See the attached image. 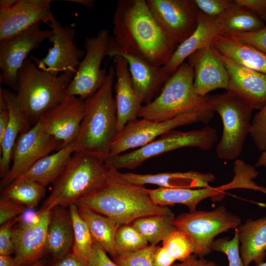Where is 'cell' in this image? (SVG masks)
Masks as SVG:
<instances>
[{"mask_svg":"<svg viewBox=\"0 0 266 266\" xmlns=\"http://www.w3.org/2000/svg\"><path fill=\"white\" fill-rule=\"evenodd\" d=\"M112 23L118 46L153 66H164L178 46L155 19L146 0H119Z\"/></svg>","mask_w":266,"mask_h":266,"instance_id":"cell-1","label":"cell"},{"mask_svg":"<svg viewBox=\"0 0 266 266\" xmlns=\"http://www.w3.org/2000/svg\"><path fill=\"white\" fill-rule=\"evenodd\" d=\"M115 69L110 66L101 87L85 100V110L74 152L93 155L103 162L109 157L118 135L116 108L113 96Z\"/></svg>","mask_w":266,"mask_h":266,"instance_id":"cell-2","label":"cell"},{"mask_svg":"<svg viewBox=\"0 0 266 266\" xmlns=\"http://www.w3.org/2000/svg\"><path fill=\"white\" fill-rule=\"evenodd\" d=\"M115 170L97 157L74 152L53 183L50 194L39 212L50 211L58 206L68 207L102 188Z\"/></svg>","mask_w":266,"mask_h":266,"instance_id":"cell-3","label":"cell"},{"mask_svg":"<svg viewBox=\"0 0 266 266\" xmlns=\"http://www.w3.org/2000/svg\"><path fill=\"white\" fill-rule=\"evenodd\" d=\"M76 204L86 206L111 218L118 227L131 224L142 217L171 211L168 206L155 203L144 186L121 178L117 170L102 188Z\"/></svg>","mask_w":266,"mask_h":266,"instance_id":"cell-4","label":"cell"},{"mask_svg":"<svg viewBox=\"0 0 266 266\" xmlns=\"http://www.w3.org/2000/svg\"><path fill=\"white\" fill-rule=\"evenodd\" d=\"M194 79L193 69L184 62L170 76L159 95L142 105L138 117L162 122L183 114L198 113L212 119L214 112L208 107V96L196 93Z\"/></svg>","mask_w":266,"mask_h":266,"instance_id":"cell-5","label":"cell"},{"mask_svg":"<svg viewBox=\"0 0 266 266\" xmlns=\"http://www.w3.org/2000/svg\"><path fill=\"white\" fill-rule=\"evenodd\" d=\"M74 75L65 72L55 76L38 68L33 60H26L18 73L16 94L32 127L64 100Z\"/></svg>","mask_w":266,"mask_h":266,"instance_id":"cell-6","label":"cell"},{"mask_svg":"<svg viewBox=\"0 0 266 266\" xmlns=\"http://www.w3.org/2000/svg\"><path fill=\"white\" fill-rule=\"evenodd\" d=\"M150 143L129 153L110 156L105 164L111 169H134L151 158L184 147L210 150L217 139L216 130L206 126L188 132L171 130Z\"/></svg>","mask_w":266,"mask_h":266,"instance_id":"cell-7","label":"cell"},{"mask_svg":"<svg viewBox=\"0 0 266 266\" xmlns=\"http://www.w3.org/2000/svg\"><path fill=\"white\" fill-rule=\"evenodd\" d=\"M208 105L223 123L222 137L216 147L217 157L229 161L237 158L251 130L253 110L227 92L208 96Z\"/></svg>","mask_w":266,"mask_h":266,"instance_id":"cell-8","label":"cell"},{"mask_svg":"<svg viewBox=\"0 0 266 266\" xmlns=\"http://www.w3.org/2000/svg\"><path fill=\"white\" fill-rule=\"evenodd\" d=\"M241 221L238 216L220 206L211 211L182 213L175 217L173 224L189 238L194 247V254L203 258L212 252V244L216 235L237 228Z\"/></svg>","mask_w":266,"mask_h":266,"instance_id":"cell-9","label":"cell"},{"mask_svg":"<svg viewBox=\"0 0 266 266\" xmlns=\"http://www.w3.org/2000/svg\"><path fill=\"white\" fill-rule=\"evenodd\" d=\"M112 37L107 30L101 29L96 35L85 39V56L67 88L66 96L85 100L101 87L107 75L105 69L101 68V64L108 56Z\"/></svg>","mask_w":266,"mask_h":266,"instance_id":"cell-10","label":"cell"},{"mask_svg":"<svg viewBox=\"0 0 266 266\" xmlns=\"http://www.w3.org/2000/svg\"><path fill=\"white\" fill-rule=\"evenodd\" d=\"M211 120L198 113L183 114L162 122L136 118L129 122L118 134L111 145L109 156L122 154L130 149L142 147L155 140L157 137L178 127L198 122L207 124Z\"/></svg>","mask_w":266,"mask_h":266,"instance_id":"cell-11","label":"cell"},{"mask_svg":"<svg viewBox=\"0 0 266 266\" xmlns=\"http://www.w3.org/2000/svg\"><path fill=\"white\" fill-rule=\"evenodd\" d=\"M62 142L45 132L39 122L21 133L13 149L10 169L1 179L0 189L23 175L41 158L62 148Z\"/></svg>","mask_w":266,"mask_h":266,"instance_id":"cell-12","label":"cell"},{"mask_svg":"<svg viewBox=\"0 0 266 266\" xmlns=\"http://www.w3.org/2000/svg\"><path fill=\"white\" fill-rule=\"evenodd\" d=\"M48 26L52 31L48 39L53 44L47 55L38 59L33 57L32 60L40 69L57 76L60 72H71L75 74L85 53L76 45L74 38L76 30L61 24L54 17Z\"/></svg>","mask_w":266,"mask_h":266,"instance_id":"cell-13","label":"cell"},{"mask_svg":"<svg viewBox=\"0 0 266 266\" xmlns=\"http://www.w3.org/2000/svg\"><path fill=\"white\" fill-rule=\"evenodd\" d=\"M40 24L12 38L0 41V81L15 92L19 72L28 56L52 34L51 29H41Z\"/></svg>","mask_w":266,"mask_h":266,"instance_id":"cell-14","label":"cell"},{"mask_svg":"<svg viewBox=\"0 0 266 266\" xmlns=\"http://www.w3.org/2000/svg\"><path fill=\"white\" fill-rule=\"evenodd\" d=\"M49 216L50 211H38L34 220L17 217L13 230L14 259L17 266H30L47 253Z\"/></svg>","mask_w":266,"mask_h":266,"instance_id":"cell-15","label":"cell"},{"mask_svg":"<svg viewBox=\"0 0 266 266\" xmlns=\"http://www.w3.org/2000/svg\"><path fill=\"white\" fill-rule=\"evenodd\" d=\"M163 29L178 45L197 28L199 9L194 0H146Z\"/></svg>","mask_w":266,"mask_h":266,"instance_id":"cell-16","label":"cell"},{"mask_svg":"<svg viewBox=\"0 0 266 266\" xmlns=\"http://www.w3.org/2000/svg\"><path fill=\"white\" fill-rule=\"evenodd\" d=\"M51 0H15L0 7V41L8 40L42 22L48 25L54 15Z\"/></svg>","mask_w":266,"mask_h":266,"instance_id":"cell-17","label":"cell"},{"mask_svg":"<svg viewBox=\"0 0 266 266\" xmlns=\"http://www.w3.org/2000/svg\"><path fill=\"white\" fill-rule=\"evenodd\" d=\"M214 50L228 74L226 92L252 110L263 108L266 104V74L241 66Z\"/></svg>","mask_w":266,"mask_h":266,"instance_id":"cell-18","label":"cell"},{"mask_svg":"<svg viewBox=\"0 0 266 266\" xmlns=\"http://www.w3.org/2000/svg\"><path fill=\"white\" fill-rule=\"evenodd\" d=\"M108 52L109 57L120 55L128 62L134 91L140 101L146 104L160 93L170 76L163 66H153L139 57L120 48L112 38Z\"/></svg>","mask_w":266,"mask_h":266,"instance_id":"cell-19","label":"cell"},{"mask_svg":"<svg viewBox=\"0 0 266 266\" xmlns=\"http://www.w3.org/2000/svg\"><path fill=\"white\" fill-rule=\"evenodd\" d=\"M84 110L85 100L66 96L59 105L43 114L38 122L48 134L62 142L63 148L75 140Z\"/></svg>","mask_w":266,"mask_h":266,"instance_id":"cell-20","label":"cell"},{"mask_svg":"<svg viewBox=\"0 0 266 266\" xmlns=\"http://www.w3.org/2000/svg\"><path fill=\"white\" fill-rule=\"evenodd\" d=\"M188 63L194 71L196 93L205 96L210 91L227 89L229 76L221 60L211 45L199 49L188 58Z\"/></svg>","mask_w":266,"mask_h":266,"instance_id":"cell-21","label":"cell"},{"mask_svg":"<svg viewBox=\"0 0 266 266\" xmlns=\"http://www.w3.org/2000/svg\"><path fill=\"white\" fill-rule=\"evenodd\" d=\"M113 57L116 79L114 100L119 134L129 122L137 118L142 104L133 89L127 61L118 54Z\"/></svg>","mask_w":266,"mask_h":266,"instance_id":"cell-22","label":"cell"},{"mask_svg":"<svg viewBox=\"0 0 266 266\" xmlns=\"http://www.w3.org/2000/svg\"><path fill=\"white\" fill-rule=\"evenodd\" d=\"M0 94L5 100L9 112V120L0 142V177L2 178L10 169L13 149L18 137L32 127L24 114L16 93L0 87Z\"/></svg>","mask_w":266,"mask_h":266,"instance_id":"cell-23","label":"cell"},{"mask_svg":"<svg viewBox=\"0 0 266 266\" xmlns=\"http://www.w3.org/2000/svg\"><path fill=\"white\" fill-rule=\"evenodd\" d=\"M118 174L123 180L132 184L143 186L152 184L165 188H206L210 186V183L215 180V176L211 172L202 173L196 171L144 174L118 171Z\"/></svg>","mask_w":266,"mask_h":266,"instance_id":"cell-24","label":"cell"},{"mask_svg":"<svg viewBox=\"0 0 266 266\" xmlns=\"http://www.w3.org/2000/svg\"><path fill=\"white\" fill-rule=\"evenodd\" d=\"M220 34L216 18L210 17L199 10L198 25L193 33L178 45L171 58L163 68L171 76L185 60L194 52L210 46L215 38Z\"/></svg>","mask_w":266,"mask_h":266,"instance_id":"cell-25","label":"cell"},{"mask_svg":"<svg viewBox=\"0 0 266 266\" xmlns=\"http://www.w3.org/2000/svg\"><path fill=\"white\" fill-rule=\"evenodd\" d=\"M73 243V228L68 207H54L50 211L47 233V253L51 260L69 253Z\"/></svg>","mask_w":266,"mask_h":266,"instance_id":"cell-26","label":"cell"},{"mask_svg":"<svg viewBox=\"0 0 266 266\" xmlns=\"http://www.w3.org/2000/svg\"><path fill=\"white\" fill-rule=\"evenodd\" d=\"M232 189L229 183L217 187L193 189H175L159 187L155 189H147L152 200L156 204L167 206L176 204L186 206L189 211L196 210L198 204L208 198L224 195L225 191Z\"/></svg>","mask_w":266,"mask_h":266,"instance_id":"cell-27","label":"cell"},{"mask_svg":"<svg viewBox=\"0 0 266 266\" xmlns=\"http://www.w3.org/2000/svg\"><path fill=\"white\" fill-rule=\"evenodd\" d=\"M239 252L244 264L258 266L266 257V216L248 219L237 228Z\"/></svg>","mask_w":266,"mask_h":266,"instance_id":"cell-28","label":"cell"},{"mask_svg":"<svg viewBox=\"0 0 266 266\" xmlns=\"http://www.w3.org/2000/svg\"><path fill=\"white\" fill-rule=\"evenodd\" d=\"M211 45L234 62L266 74V54L233 36L219 34Z\"/></svg>","mask_w":266,"mask_h":266,"instance_id":"cell-29","label":"cell"},{"mask_svg":"<svg viewBox=\"0 0 266 266\" xmlns=\"http://www.w3.org/2000/svg\"><path fill=\"white\" fill-rule=\"evenodd\" d=\"M74 152L73 142L41 158L14 181H33L45 186L53 183Z\"/></svg>","mask_w":266,"mask_h":266,"instance_id":"cell-30","label":"cell"},{"mask_svg":"<svg viewBox=\"0 0 266 266\" xmlns=\"http://www.w3.org/2000/svg\"><path fill=\"white\" fill-rule=\"evenodd\" d=\"M80 215L87 224L93 241L113 258L116 256L114 243L118 227L111 218L84 205H77Z\"/></svg>","mask_w":266,"mask_h":266,"instance_id":"cell-31","label":"cell"},{"mask_svg":"<svg viewBox=\"0 0 266 266\" xmlns=\"http://www.w3.org/2000/svg\"><path fill=\"white\" fill-rule=\"evenodd\" d=\"M220 34L232 35L266 27L265 23L247 9L236 4L216 17Z\"/></svg>","mask_w":266,"mask_h":266,"instance_id":"cell-32","label":"cell"},{"mask_svg":"<svg viewBox=\"0 0 266 266\" xmlns=\"http://www.w3.org/2000/svg\"><path fill=\"white\" fill-rule=\"evenodd\" d=\"M174 218L171 211L142 217L136 219L132 224L149 244L157 245L176 230L173 224Z\"/></svg>","mask_w":266,"mask_h":266,"instance_id":"cell-33","label":"cell"},{"mask_svg":"<svg viewBox=\"0 0 266 266\" xmlns=\"http://www.w3.org/2000/svg\"><path fill=\"white\" fill-rule=\"evenodd\" d=\"M46 187L33 181H14L1 189V196L32 209L44 197Z\"/></svg>","mask_w":266,"mask_h":266,"instance_id":"cell-34","label":"cell"},{"mask_svg":"<svg viewBox=\"0 0 266 266\" xmlns=\"http://www.w3.org/2000/svg\"><path fill=\"white\" fill-rule=\"evenodd\" d=\"M74 233L72 250L89 262L92 257L94 241L88 226L79 214L78 206L72 204L69 207Z\"/></svg>","mask_w":266,"mask_h":266,"instance_id":"cell-35","label":"cell"},{"mask_svg":"<svg viewBox=\"0 0 266 266\" xmlns=\"http://www.w3.org/2000/svg\"><path fill=\"white\" fill-rule=\"evenodd\" d=\"M148 245L147 241L132 224L118 228L114 243L116 256L140 250Z\"/></svg>","mask_w":266,"mask_h":266,"instance_id":"cell-36","label":"cell"},{"mask_svg":"<svg viewBox=\"0 0 266 266\" xmlns=\"http://www.w3.org/2000/svg\"><path fill=\"white\" fill-rule=\"evenodd\" d=\"M162 246L175 261L183 262L194 254V248L187 236L176 230L164 241Z\"/></svg>","mask_w":266,"mask_h":266,"instance_id":"cell-37","label":"cell"},{"mask_svg":"<svg viewBox=\"0 0 266 266\" xmlns=\"http://www.w3.org/2000/svg\"><path fill=\"white\" fill-rule=\"evenodd\" d=\"M157 246L149 244L140 250L117 255L113 261L118 266H155L153 258Z\"/></svg>","mask_w":266,"mask_h":266,"instance_id":"cell-38","label":"cell"},{"mask_svg":"<svg viewBox=\"0 0 266 266\" xmlns=\"http://www.w3.org/2000/svg\"><path fill=\"white\" fill-rule=\"evenodd\" d=\"M211 251H218L225 254L229 261V266H246L241 259L239 252V243L237 229L233 238H219L213 241Z\"/></svg>","mask_w":266,"mask_h":266,"instance_id":"cell-39","label":"cell"},{"mask_svg":"<svg viewBox=\"0 0 266 266\" xmlns=\"http://www.w3.org/2000/svg\"><path fill=\"white\" fill-rule=\"evenodd\" d=\"M250 135L258 150H266V104L252 117Z\"/></svg>","mask_w":266,"mask_h":266,"instance_id":"cell-40","label":"cell"},{"mask_svg":"<svg viewBox=\"0 0 266 266\" xmlns=\"http://www.w3.org/2000/svg\"><path fill=\"white\" fill-rule=\"evenodd\" d=\"M198 9L206 15L216 18L235 5L234 0H194Z\"/></svg>","mask_w":266,"mask_h":266,"instance_id":"cell-41","label":"cell"},{"mask_svg":"<svg viewBox=\"0 0 266 266\" xmlns=\"http://www.w3.org/2000/svg\"><path fill=\"white\" fill-rule=\"evenodd\" d=\"M27 208L20 203L1 196L0 199V225L23 214Z\"/></svg>","mask_w":266,"mask_h":266,"instance_id":"cell-42","label":"cell"},{"mask_svg":"<svg viewBox=\"0 0 266 266\" xmlns=\"http://www.w3.org/2000/svg\"><path fill=\"white\" fill-rule=\"evenodd\" d=\"M232 35L266 54V26L255 31Z\"/></svg>","mask_w":266,"mask_h":266,"instance_id":"cell-43","label":"cell"},{"mask_svg":"<svg viewBox=\"0 0 266 266\" xmlns=\"http://www.w3.org/2000/svg\"><path fill=\"white\" fill-rule=\"evenodd\" d=\"M17 217L0 225V255H11L14 253L13 230Z\"/></svg>","mask_w":266,"mask_h":266,"instance_id":"cell-44","label":"cell"},{"mask_svg":"<svg viewBox=\"0 0 266 266\" xmlns=\"http://www.w3.org/2000/svg\"><path fill=\"white\" fill-rule=\"evenodd\" d=\"M44 266H91L85 259L76 254L72 250L62 258L51 260Z\"/></svg>","mask_w":266,"mask_h":266,"instance_id":"cell-45","label":"cell"},{"mask_svg":"<svg viewBox=\"0 0 266 266\" xmlns=\"http://www.w3.org/2000/svg\"><path fill=\"white\" fill-rule=\"evenodd\" d=\"M235 4L251 11L266 22V0H234Z\"/></svg>","mask_w":266,"mask_h":266,"instance_id":"cell-46","label":"cell"},{"mask_svg":"<svg viewBox=\"0 0 266 266\" xmlns=\"http://www.w3.org/2000/svg\"><path fill=\"white\" fill-rule=\"evenodd\" d=\"M89 263L91 266H118L108 257L107 253L94 242Z\"/></svg>","mask_w":266,"mask_h":266,"instance_id":"cell-47","label":"cell"},{"mask_svg":"<svg viewBox=\"0 0 266 266\" xmlns=\"http://www.w3.org/2000/svg\"><path fill=\"white\" fill-rule=\"evenodd\" d=\"M153 261L155 266H172L175 262L163 246H157L154 254Z\"/></svg>","mask_w":266,"mask_h":266,"instance_id":"cell-48","label":"cell"},{"mask_svg":"<svg viewBox=\"0 0 266 266\" xmlns=\"http://www.w3.org/2000/svg\"><path fill=\"white\" fill-rule=\"evenodd\" d=\"M9 118L7 105L0 94V142L1 141Z\"/></svg>","mask_w":266,"mask_h":266,"instance_id":"cell-49","label":"cell"},{"mask_svg":"<svg viewBox=\"0 0 266 266\" xmlns=\"http://www.w3.org/2000/svg\"><path fill=\"white\" fill-rule=\"evenodd\" d=\"M204 259L199 258L195 254H193L190 257L183 262L174 264L172 266H202Z\"/></svg>","mask_w":266,"mask_h":266,"instance_id":"cell-50","label":"cell"},{"mask_svg":"<svg viewBox=\"0 0 266 266\" xmlns=\"http://www.w3.org/2000/svg\"><path fill=\"white\" fill-rule=\"evenodd\" d=\"M0 266H17L10 255H0Z\"/></svg>","mask_w":266,"mask_h":266,"instance_id":"cell-51","label":"cell"},{"mask_svg":"<svg viewBox=\"0 0 266 266\" xmlns=\"http://www.w3.org/2000/svg\"><path fill=\"white\" fill-rule=\"evenodd\" d=\"M254 166L266 167V150L262 151Z\"/></svg>","mask_w":266,"mask_h":266,"instance_id":"cell-52","label":"cell"},{"mask_svg":"<svg viewBox=\"0 0 266 266\" xmlns=\"http://www.w3.org/2000/svg\"><path fill=\"white\" fill-rule=\"evenodd\" d=\"M66 1L75 2L91 8L94 7L95 3L94 0H66Z\"/></svg>","mask_w":266,"mask_h":266,"instance_id":"cell-53","label":"cell"},{"mask_svg":"<svg viewBox=\"0 0 266 266\" xmlns=\"http://www.w3.org/2000/svg\"><path fill=\"white\" fill-rule=\"evenodd\" d=\"M45 264H46L44 261L40 260L37 262L29 266H44Z\"/></svg>","mask_w":266,"mask_h":266,"instance_id":"cell-54","label":"cell"},{"mask_svg":"<svg viewBox=\"0 0 266 266\" xmlns=\"http://www.w3.org/2000/svg\"><path fill=\"white\" fill-rule=\"evenodd\" d=\"M258 266H266V261L264 262Z\"/></svg>","mask_w":266,"mask_h":266,"instance_id":"cell-55","label":"cell"}]
</instances>
